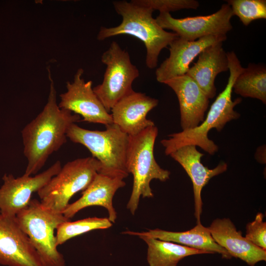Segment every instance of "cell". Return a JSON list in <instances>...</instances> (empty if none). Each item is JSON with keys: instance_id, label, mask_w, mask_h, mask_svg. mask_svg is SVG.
<instances>
[{"instance_id": "cell-7", "label": "cell", "mask_w": 266, "mask_h": 266, "mask_svg": "<svg viewBox=\"0 0 266 266\" xmlns=\"http://www.w3.org/2000/svg\"><path fill=\"white\" fill-rule=\"evenodd\" d=\"M100 168L99 162L92 157L67 162L37 192L40 201L46 208L63 214L70 199L88 187Z\"/></svg>"}, {"instance_id": "cell-12", "label": "cell", "mask_w": 266, "mask_h": 266, "mask_svg": "<svg viewBox=\"0 0 266 266\" xmlns=\"http://www.w3.org/2000/svg\"><path fill=\"white\" fill-rule=\"evenodd\" d=\"M0 264L45 266L15 216L0 213Z\"/></svg>"}, {"instance_id": "cell-15", "label": "cell", "mask_w": 266, "mask_h": 266, "mask_svg": "<svg viewBox=\"0 0 266 266\" xmlns=\"http://www.w3.org/2000/svg\"><path fill=\"white\" fill-rule=\"evenodd\" d=\"M164 84L171 88L177 97L182 130L193 129L204 120L209 99L191 77L186 74Z\"/></svg>"}, {"instance_id": "cell-1", "label": "cell", "mask_w": 266, "mask_h": 266, "mask_svg": "<svg viewBox=\"0 0 266 266\" xmlns=\"http://www.w3.org/2000/svg\"><path fill=\"white\" fill-rule=\"evenodd\" d=\"M51 81L47 102L39 114L23 129V153L28 163L24 174H36L49 156L66 142L67 131L80 120L79 115L61 108L56 100V91Z\"/></svg>"}, {"instance_id": "cell-16", "label": "cell", "mask_w": 266, "mask_h": 266, "mask_svg": "<svg viewBox=\"0 0 266 266\" xmlns=\"http://www.w3.org/2000/svg\"><path fill=\"white\" fill-rule=\"evenodd\" d=\"M214 241L231 256L249 266L266 261V250L253 244L237 231L229 218H217L208 227Z\"/></svg>"}, {"instance_id": "cell-20", "label": "cell", "mask_w": 266, "mask_h": 266, "mask_svg": "<svg viewBox=\"0 0 266 266\" xmlns=\"http://www.w3.org/2000/svg\"><path fill=\"white\" fill-rule=\"evenodd\" d=\"M123 234L138 236H148L156 239L176 243L193 249L201 250L206 254L218 253L223 258L231 259V256L223 247L218 245L212 238L208 227L201 223L192 229L185 232H170L156 229L148 232H134L125 231Z\"/></svg>"}, {"instance_id": "cell-23", "label": "cell", "mask_w": 266, "mask_h": 266, "mask_svg": "<svg viewBox=\"0 0 266 266\" xmlns=\"http://www.w3.org/2000/svg\"><path fill=\"white\" fill-rule=\"evenodd\" d=\"M112 223L108 218L97 217L71 222L69 220L61 224L56 230L57 245L58 246L70 239L90 231L110 228Z\"/></svg>"}, {"instance_id": "cell-10", "label": "cell", "mask_w": 266, "mask_h": 266, "mask_svg": "<svg viewBox=\"0 0 266 266\" xmlns=\"http://www.w3.org/2000/svg\"><path fill=\"white\" fill-rule=\"evenodd\" d=\"M61 168L60 161H57L34 176L24 174L15 178L12 174H5L0 188V213L15 216L29 205L32 194L45 186Z\"/></svg>"}, {"instance_id": "cell-21", "label": "cell", "mask_w": 266, "mask_h": 266, "mask_svg": "<svg viewBox=\"0 0 266 266\" xmlns=\"http://www.w3.org/2000/svg\"><path fill=\"white\" fill-rule=\"evenodd\" d=\"M148 246L147 261L149 266H177L183 258L206 252L172 242L148 236H139Z\"/></svg>"}, {"instance_id": "cell-24", "label": "cell", "mask_w": 266, "mask_h": 266, "mask_svg": "<svg viewBox=\"0 0 266 266\" xmlns=\"http://www.w3.org/2000/svg\"><path fill=\"white\" fill-rule=\"evenodd\" d=\"M233 15L237 16L242 23L248 26L252 21L266 19V0H228Z\"/></svg>"}, {"instance_id": "cell-2", "label": "cell", "mask_w": 266, "mask_h": 266, "mask_svg": "<svg viewBox=\"0 0 266 266\" xmlns=\"http://www.w3.org/2000/svg\"><path fill=\"white\" fill-rule=\"evenodd\" d=\"M227 57L230 74L226 87L212 104L201 124L193 129L172 133L169 135V138L161 140L166 155L186 145L199 146L209 154L214 155L218 151V146L208 138L210 130L215 129L220 132L228 122L240 117L234 107L241 102L242 99L238 98L233 100L232 94L234 81L243 67L234 51L227 52Z\"/></svg>"}, {"instance_id": "cell-4", "label": "cell", "mask_w": 266, "mask_h": 266, "mask_svg": "<svg viewBox=\"0 0 266 266\" xmlns=\"http://www.w3.org/2000/svg\"><path fill=\"white\" fill-rule=\"evenodd\" d=\"M158 134V128L150 127L134 135H129L126 153V167L133 176V185L127 208L134 215L141 196L152 198L150 182L158 179L164 182L169 178L170 172L160 167L154 155L155 142Z\"/></svg>"}, {"instance_id": "cell-19", "label": "cell", "mask_w": 266, "mask_h": 266, "mask_svg": "<svg viewBox=\"0 0 266 266\" xmlns=\"http://www.w3.org/2000/svg\"><path fill=\"white\" fill-rule=\"evenodd\" d=\"M227 52L219 42L206 48L199 55L197 62L187 74L200 87L205 95L212 99L216 93L215 79L218 74L229 70Z\"/></svg>"}, {"instance_id": "cell-6", "label": "cell", "mask_w": 266, "mask_h": 266, "mask_svg": "<svg viewBox=\"0 0 266 266\" xmlns=\"http://www.w3.org/2000/svg\"><path fill=\"white\" fill-rule=\"evenodd\" d=\"M16 218L45 266H65L64 256L57 249L55 232L61 224L69 220L62 213L46 208L36 199H31Z\"/></svg>"}, {"instance_id": "cell-9", "label": "cell", "mask_w": 266, "mask_h": 266, "mask_svg": "<svg viewBox=\"0 0 266 266\" xmlns=\"http://www.w3.org/2000/svg\"><path fill=\"white\" fill-rule=\"evenodd\" d=\"M228 3L222 5L216 12L205 16L175 18L170 13H160L156 20L164 30H170L179 37L194 41L209 35H226L233 29V16Z\"/></svg>"}, {"instance_id": "cell-17", "label": "cell", "mask_w": 266, "mask_h": 266, "mask_svg": "<svg viewBox=\"0 0 266 266\" xmlns=\"http://www.w3.org/2000/svg\"><path fill=\"white\" fill-rule=\"evenodd\" d=\"M203 155L195 145L182 146L169 155L182 166L192 182L197 223L200 222L202 206L201 194L203 188L211 178L224 172L228 168L224 162H221L214 168H208L201 162Z\"/></svg>"}, {"instance_id": "cell-13", "label": "cell", "mask_w": 266, "mask_h": 266, "mask_svg": "<svg viewBox=\"0 0 266 266\" xmlns=\"http://www.w3.org/2000/svg\"><path fill=\"white\" fill-rule=\"evenodd\" d=\"M227 35H209L194 41L177 37L169 44V56L156 69V80L163 83L166 81L186 74L191 63L206 48L225 41Z\"/></svg>"}, {"instance_id": "cell-25", "label": "cell", "mask_w": 266, "mask_h": 266, "mask_svg": "<svg viewBox=\"0 0 266 266\" xmlns=\"http://www.w3.org/2000/svg\"><path fill=\"white\" fill-rule=\"evenodd\" d=\"M133 3L147 7L160 13L175 11L184 9H197L200 6L196 0H132Z\"/></svg>"}, {"instance_id": "cell-18", "label": "cell", "mask_w": 266, "mask_h": 266, "mask_svg": "<svg viewBox=\"0 0 266 266\" xmlns=\"http://www.w3.org/2000/svg\"><path fill=\"white\" fill-rule=\"evenodd\" d=\"M126 185L123 179L98 173L88 187L82 191V196L69 204L63 212L69 220L80 210L92 206H102L107 210L108 219L114 223L117 213L113 205V198L117 191Z\"/></svg>"}, {"instance_id": "cell-8", "label": "cell", "mask_w": 266, "mask_h": 266, "mask_svg": "<svg viewBox=\"0 0 266 266\" xmlns=\"http://www.w3.org/2000/svg\"><path fill=\"white\" fill-rule=\"evenodd\" d=\"M101 61L106 66L103 81L93 89L109 112L120 99L133 91L132 84L139 72L129 53L115 41L103 53Z\"/></svg>"}, {"instance_id": "cell-11", "label": "cell", "mask_w": 266, "mask_h": 266, "mask_svg": "<svg viewBox=\"0 0 266 266\" xmlns=\"http://www.w3.org/2000/svg\"><path fill=\"white\" fill-rule=\"evenodd\" d=\"M83 72L82 68H79L73 81L67 82L66 91L60 95L58 106L81 116L83 121L105 126L112 124L111 114L94 93L92 81H85L82 77Z\"/></svg>"}, {"instance_id": "cell-26", "label": "cell", "mask_w": 266, "mask_h": 266, "mask_svg": "<svg viewBox=\"0 0 266 266\" xmlns=\"http://www.w3.org/2000/svg\"><path fill=\"white\" fill-rule=\"evenodd\" d=\"M264 215L259 212L255 219L248 223L246 227L245 237L257 247L266 250V222Z\"/></svg>"}, {"instance_id": "cell-5", "label": "cell", "mask_w": 266, "mask_h": 266, "mask_svg": "<svg viewBox=\"0 0 266 266\" xmlns=\"http://www.w3.org/2000/svg\"><path fill=\"white\" fill-rule=\"evenodd\" d=\"M105 127L104 131H92L73 123L66 136L88 149L100 163L99 173L124 179L129 174L126 164L129 135L113 123Z\"/></svg>"}, {"instance_id": "cell-14", "label": "cell", "mask_w": 266, "mask_h": 266, "mask_svg": "<svg viewBox=\"0 0 266 266\" xmlns=\"http://www.w3.org/2000/svg\"><path fill=\"white\" fill-rule=\"evenodd\" d=\"M158 103L157 99L133 90L120 99L111 109L113 123L128 135L137 134L155 126L146 116Z\"/></svg>"}, {"instance_id": "cell-3", "label": "cell", "mask_w": 266, "mask_h": 266, "mask_svg": "<svg viewBox=\"0 0 266 266\" xmlns=\"http://www.w3.org/2000/svg\"><path fill=\"white\" fill-rule=\"evenodd\" d=\"M116 13L122 16L121 24L116 27H101L97 35L99 40L118 35L127 34L141 40L146 49V65L153 69L157 67L161 51L178 37L175 33L161 28L152 16L154 11L149 8L126 0L112 2Z\"/></svg>"}, {"instance_id": "cell-22", "label": "cell", "mask_w": 266, "mask_h": 266, "mask_svg": "<svg viewBox=\"0 0 266 266\" xmlns=\"http://www.w3.org/2000/svg\"><path fill=\"white\" fill-rule=\"evenodd\" d=\"M235 94L266 103V67L262 64H249L243 68L233 86Z\"/></svg>"}]
</instances>
